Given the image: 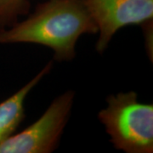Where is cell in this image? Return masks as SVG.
Returning <instances> with one entry per match:
<instances>
[{
	"mask_svg": "<svg viewBox=\"0 0 153 153\" xmlns=\"http://www.w3.org/2000/svg\"><path fill=\"white\" fill-rule=\"evenodd\" d=\"M98 34L83 0H45L33 13L0 31V44H33L52 50L54 60L69 62L82 35Z\"/></svg>",
	"mask_w": 153,
	"mask_h": 153,
	"instance_id": "1",
	"label": "cell"
},
{
	"mask_svg": "<svg viewBox=\"0 0 153 153\" xmlns=\"http://www.w3.org/2000/svg\"><path fill=\"white\" fill-rule=\"evenodd\" d=\"M115 149L126 153L153 152V105L134 91L110 94L98 113Z\"/></svg>",
	"mask_w": 153,
	"mask_h": 153,
	"instance_id": "2",
	"label": "cell"
},
{
	"mask_svg": "<svg viewBox=\"0 0 153 153\" xmlns=\"http://www.w3.org/2000/svg\"><path fill=\"white\" fill-rule=\"evenodd\" d=\"M75 92L55 97L38 120L0 143V153H50L56 150L71 116Z\"/></svg>",
	"mask_w": 153,
	"mask_h": 153,
	"instance_id": "3",
	"label": "cell"
},
{
	"mask_svg": "<svg viewBox=\"0 0 153 153\" xmlns=\"http://www.w3.org/2000/svg\"><path fill=\"white\" fill-rule=\"evenodd\" d=\"M98 27L95 49L103 54L115 34L153 19V0H83Z\"/></svg>",
	"mask_w": 153,
	"mask_h": 153,
	"instance_id": "4",
	"label": "cell"
},
{
	"mask_svg": "<svg viewBox=\"0 0 153 153\" xmlns=\"http://www.w3.org/2000/svg\"><path fill=\"white\" fill-rule=\"evenodd\" d=\"M53 68V60L45 66L16 93L0 102V143L16 132L25 118V103L29 94Z\"/></svg>",
	"mask_w": 153,
	"mask_h": 153,
	"instance_id": "5",
	"label": "cell"
},
{
	"mask_svg": "<svg viewBox=\"0 0 153 153\" xmlns=\"http://www.w3.org/2000/svg\"><path fill=\"white\" fill-rule=\"evenodd\" d=\"M30 11V0H0V31L27 16Z\"/></svg>",
	"mask_w": 153,
	"mask_h": 153,
	"instance_id": "6",
	"label": "cell"
},
{
	"mask_svg": "<svg viewBox=\"0 0 153 153\" xmlns=\"http://www.w3.org/2000/svg\"><path fill=\"white\" fill-rule=\"evenodd\" d=\"M141 26L145 40V47L147 53L148 57L150 60L152 62L153 57V19L149 20L145 23H143Z\"/></svg>",
	"mask_w": 153,
	"mask_h": 153,
	"instance_id": "7",
	"label": "cell"
}]
</instances>
